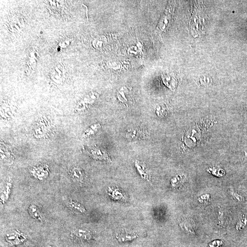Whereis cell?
I'll use <instances>...</instances> for the list:
<instances>
[{
    "instance_id": "1",
    "label": "cell",
    "mask_w": 247,
    "mask_h": 247,
    "mask_svg": "<svg viewBox=\"0 0 247 247\" xmlns=\"http://www.w3.org/2000/svg\"><path fill=\"white\" fill-rule=\"evenodd\" d=\"M147 132L144 129L136 128L128 130L126 136L130 139H142L147 137Z\"/></svg>"
},
{
    "instance_id": "2",
    "label": "cell",
    "mask_w": 247,
    "mask_h": 247,
    "mask_svg": "<svg viewBox=\"0 0 247 247\" xmlns=\"http://www.w3.org/2000/svg\"><path fill=\"white\" fill-rule=\"evenodd\" d=\"M164 83L172 90H174L178 85V80L174 73L168 72L162 76Z\"/></svg>"
},
{
    "instance_id": "3",
    "label": "cell",
    "mask_w": 247,
    "mask_h": 247,
    "mask_svg": "<svg viewBox=\"0 0 247 247\" xmlns=\"http://www.w3.org/2000/svg\"><path fill=\"white\" fill-rule=\"evenodd\" d=\"M135 165L141 177L149 181L150 180V174L145 164L139 161H136L135 162Z\"/></svg>"
},
{
    "instance_id": "4",
    "label": "cell",
    "mask_w": 247,
    "mask_h": 247,
    "mask_svg": "<svg viewBox=\"0 0 247 247\" xmlns=\"http://www.w3.org/2000/svg\"><path fill=\"white\" fill-rule=\"evenodd\" d=\"M70 174L74 181L82 183L84 180V173L82 169L78 168H75L71 169Z\"/></svg>"
},
{
    "instance_id": "5",
    "label": "cell",
    "mask_w": 247,
    "mask_h": 247,
    "mask_svg": "<svg viewBox=\"0 0 247 247\" xmlns=\"http://www.w3.org/2000/svg\"><path fill=\"white\" fill-rule=\"evenodd\" d=\"M92 155L94 159L101 160H109L107 152L105 150L101 148H96L92 150Z\"/></svg>"
},
{
    "instance_id": "6",
    "label": "cell",
    "mask_w": 247,
    "mask_h": 247,
    "mask_svg": "<svg viewBox=\"0 0 247 247\" xmlns=\"http://www.w3.org/2000/svg\"><path fill=\"white\" fill-rule=\"evenodd\" d=\"M45 166H39L34 168L32 170V173L36 178H38L39 180H43V179L47 178L48 174L47 168Z\"/></svg>"
},
{
    "instance_id": "7",
    "label": "cell",
    "mask_w": 247,
    "mask_h": 247,
    "mask_svg": "<svg viewBox=\"0 0 247 247\" xmlns=\"http://www.w3.org/2000/svg\"><path fill=\"white\" fill-rule=\"evenodd\" d=\"M74 234L78 238L84 240H89L91 237V233L86 230H76L74 231Z\"/></svg>"
},
{
    "instance_id": "8",
    "label": "cell",
    "mask_w": 247,
    "mask_h": 247,
    "mask_svg": "<svg viewBox=\"0 0 247 247\" xmlns=\"http://www.w3.org/2000/svg\"><path fill=\"white\" fill-rule=\"evenodd\" d=\"M116 237L119 242H125L136 239L137 237V235L133 233H124L119 235Z\"/></svg>"
},
{
    "instance_id": "9",
    "label": "cell",
    "mask_w": 247,
    "mask_h": 247,
    "mask_svg": "<svg viewBox=\"0 0 247 247\" xmlns=\"http://www.w3.org/2000/svg\"><path fill=\"white\" fill-rule=\"evenodd\" d=\"M30 214L31 216L33 217L34 218L38 219L40 220L41 219V215L39 213V209L35 205H32L30 207V209H29Z\"/></svg>"
},
{
    "instance_id": "10",
    "label": "cell",
    "mask_w": 247,
    "mask_h": 247,
    "mask_svg": "<svg viewBox=\"0 0 247 247\" xmlns=\"http://www.w3.org/2000/svg\"><path fill=\"white\" fill-rule=\"evenodd\" d=\"M71 206L74 209H76V210H78V211L81 212V213L85 212L84 208L83 206L81 205L80 204L74 202L73 201H71L70 202Z\"/></svg>"
}]
</instances>
